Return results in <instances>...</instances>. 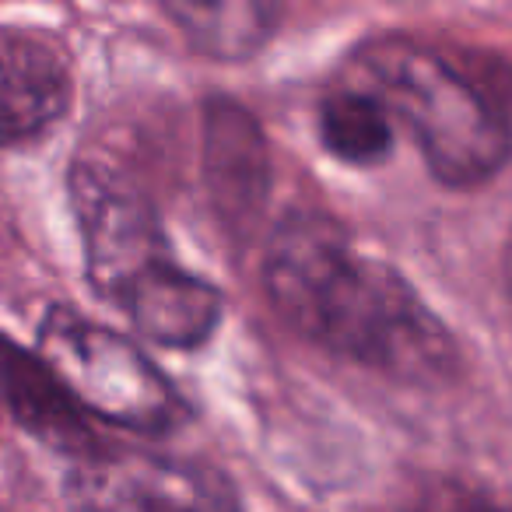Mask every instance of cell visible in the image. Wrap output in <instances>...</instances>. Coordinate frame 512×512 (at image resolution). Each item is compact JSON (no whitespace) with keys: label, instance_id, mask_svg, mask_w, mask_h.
Here are the masks:
<instances>
[{"label":"cell","instance_id":"6da1fadb","mask_svg":"<svg viewBox=\"0 0 512 512\" xmlns=\"http://www.w3.org/2000/svg\"><path fill=\"white\" fill-rule=\"evenodd\" d=\"M260 278L281 323L344 362L411 386L446 383L456 372L446 323L330 214H285L264 246Z\"/></svg>","mask_w":512,"mask_h":512},{"label":"cell","instance_id":"7a4b0ae2","mask_svg":"<svg viewBox=\"0 0 512 512\" xmlns=\"http://www.w3.org/2000/svg\"><path fill=\"white\" fill-rule=\"evenodd\" d=\"M348 81L372 92L411 134L428 172L453 190L484 186L512 158V113L481 74L411 36L358 46Z\"/></svg>","mask_w":512,"mask_h":512},{"label":"cell","instance_id":"3957f363","mask_svg":"<svg viewBox=\"0 0 512 512\" xmlns=\"http://www.w3.org/2000/svg\"><path fill=\"white\" fill-rule=\"evenodd\" d=\"M36 351L88 418L141 435H165L186 418V400L165 372L120 330L74 309H50Z\"/></svg>","mask_w":512,"mask_h":512},{"label":"cell","instance_id":"277c9868","mask_svg":"<svg viewBox=\"0 0 512 512\" xmlns=\"http://www.w3.org/2000/svg\"><path fill=\"white\" fill-rule=\"evenodd\" d=\"M71 207L85 249V274L109 306L130 313L186 271L176 264L155 204L123 172L81 158L71 169Z\"/></svg>","mask_w":512,"mask_h":512},{"label":"cell","instance_id":"5b68a950","mask_svg":"<svg viewBox=\"0 0 512 512\" xmlns=\"http://www.w3.org/2000/svg\"><path fill=\"white\" fill-rule=\"evenodd\" d=\"M71 498L99 509H221L232 484L204 463L155 453H92L71 474Z\"/></svg>","mask_w":512,"mask_h":512},{"label":"cell","instance_id":"8992f818","mask_svg":"<svg viewBox=\"0 0 512 512\" xmlns=\"http://www.w3.org/2000/svg\"><path fill=\"white\" fill-rule=\"evenodd\" d=\"M74 102V67L57 36L0 25V151L46 137Z\"/></svg>","mask_w":512,"mask_h":512},{"label":"cell","instance_id":"52a82bcc","mask_svg":"<svg viewBox=\"0 0 512 512\" xmlns=\"http://www.w3.org/2000/svg\"><path fill=\"white\" fill-rule=\"evenodd\" d=\"M204 176L214 207L228 228H242L264 207L271 186L267 141L260 134V123L235 102H207Z\"/></svg>","mask_w":512,"mask_h":512},{"label":"cell","instance_id":"ba28073f","mask_svg":"<svg viewBox=\"0 0 512 512\" xmlns=\"http://www.w3.org/2000/svg\"><path fill=\"white\" fill-rule=\"evenodd\" d=\"M0 390L11 414L25 425V432L39 435L50 446L74 456H92L95 442L85 428V411L67 393L57 372L46 365L39 351H22L11 337L0 334Z\"/></svg>","mask_w":512,"mask_h":512},{"label":"cell","instance_id":"9c48e42d","mask_svg":"<svg viewBox=\"0 0 512 512\" xmlns=\"http://www.w3.org/2000/svg\"><path fill=\"white\" fill-rule=\"evenodd\" d=\"M193 53L246 64L264 53L281 25V0H158Z\"/></svg>","mask_w":512,"mask_h":512},{"label":"cell","instance_id":"30bf717a","mask_svg":"<svg viewBox=\"0 0 512 512\" xmlns=\"http://www.w3.org/2000/svg\"><path fill=\"white\" fill-rule=\"evenodd\" d=\"M316 134L337 162L355 169H376L397 148V123L390 109L355 81H344L341 88L323 95Z\"/></svg>","mask_w":512,"mask_h":512},{"label":"cell","instance_id":"8fae6325","mask_svg":"<svg viewBox=\"0 0 512 512\" xmlns=\"http://www.w3.org/2000/svg\"><path fill=\"white\" fill-rule=\"evenodd\" d=\"M502 274H505V295L512 302V228H509V239H505V253H502Z\"/></svg>","mask_w":512,"mask_h":512}]
</instances>
